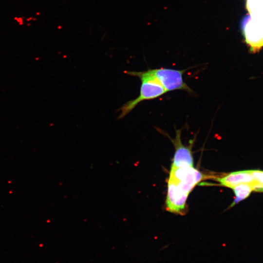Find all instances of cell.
Segmentation results:
<instances>
[{
	"label": "cell",
	"mask_w": 263,
	"mask_h": 263,
	"mask_svg": "<svg viewBox=\"0 0 263 263\" xmlns=\"http://www.w3.org/2000/svg\"><path fill=\"white\" fill-rule=\"evenodd\" d=\"M124 73L129 75L138 77L141 84L139 95L136 98L126 102L117 111L120 112L118 120L125 117L141 102L156 98L167 93L150 69L140 72L125 71Z\"/></svg>",
	"instance_id": "6da1fadb"
},
{
	"label": "cell",
	"mask_w": 263,
	"mask_h": 263,
	"mask_svg": "<svg viewBox=\"0 0 263 263\" xmlns=\"http://www.w3.org/2000/svg\"><path fill=\"white\" fill-rule=\"evenodd\" d=\"M160 84L167 92L183 90L191 93L193 91L184 82L183 75L186 70L160 68L150 69Z\"/></svg>",
	"instance_id": "7a4b0ae2"
},
{
	"label": "cell",
	"mask_w": 263,
	"mask_h": 263,
	"mask_svg": "<svg viewBox=\"0 0 263 263\" xmlns=\"http://www.w3.org/2000/svg\"><path fill=\"white\" fill-rule=\"evenodd\" d=\"M206 178L205 175L193 167H175L171 165L169 179L175 182L189 194L197 184Z\"/></svg>",
	"instance_id": "3957f363"
},
{
	"label": "cell",
	"mask_w": 263,
	"mask_h": 263,
	"mask_svg": "<svg viewBox=\"0 0 263 263\" xmlns=\"http://www.w3.org/2000/svg\"><path fill=\"white\" fill-rule=\"evenodd\" d=\"M188 195L175 182L169 179L166 199L168 210L176 213L182 212Z\"/></svg>",
	"instance_id": "277c9868"
},
{
	"label": "cell",
	"mask_w": 263,
	"mask_h": 263,
	"mask_svg": "<svg viewBox=\"0 0 263 263\" xmlns=\"http://www.w3.org/2000/svg\"><path fill=\"white\" fill-rule=\"evenodd\" d=\"M182 129L176 130V136L171 141L175 148V152L172 165L175 167H193L191 152V145L185 146L181 142V133Z\"/></svg>",
	"instance_id": "5b68a950"
},
{
	"label": "cell",
	"mask_w": 263,
	"mask_h": 263,
	"mask_svg": "<svg viewBox=\"0 0 263 263\" xmlns=\"http://www.w3.org/2000/svg\"><path fill=\"white\" fill-rule=\"evenodd\" d=\"M217 180L221 185L231 188L240 184H252L255 181L252 170L232 172Z\"/></svg>",
	"instance_id": "8992f818"
},
{
	"label": "cell",
	"mask_w": 263,
	"mask_h": 263,
	"mask_svg": "<svg viewBox=\"0 0 263 263\" xmlns=\"http://www.w3.org/2000/svg\"><path fill=\"white\" fill-rule=\"evenodd\" d=\"M235 198L233 203L230 205L232 207L240 201L246 199L254 190L251 184H242L238 185L233 188Z\"/></svg>",
	"instance_id": "52a82bcc"
},
{
	"label": "cell",
	"mask_w": 263,
	"mask_h": 263,
	"mask_svg": "<svg viewBox=\"0 0 263 263\" xmlns=\"http://www.w3.org/2000/svg\"><path fill=\"white\" fill-rule=\"evenodd\" d=\"M252 172L255 180L263 186V171L252 170Z\"/></svg>",
	"instance_id": "ba28073f"
}]
</instances>
